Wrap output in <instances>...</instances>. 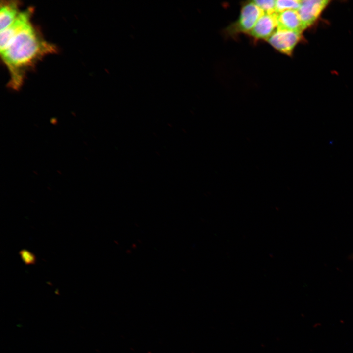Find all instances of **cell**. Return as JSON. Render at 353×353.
I'll use <instances>...</instances> for the list:
<instances>
[{
	"label": "cell",
	"instance_id": "1",
	"mask_svg": "<svg viewBox=\"0 0 353 353\" xmlns=\"http://www.w3.org/2000/svg\"><path fill=\"white\" fill-rule=\"evenodd\" d=\"M56 50L55 46L40 34L31 23L9 43L0 54L10 75V84L17 89L24 81L25 72L40 59Z\"/></svg>",
	"mask_w": 353,
	"mask_h": 353
},
{
	"label": "cell",
	"instance_id": "2",
	"mask_svg": "<svg viewBox=\"0 0 353 353\" xmlns=\"http://www.w3.org/2000/svg\"><path fill=\"white\" fill-rule=\"evenodd\" d=\"M264 12L252 1L242 4L238 19L230 25L225 32L235 36L240 33H248L254 27Z\"/></svg>",
	"mask_w": 353,
	"mask_h": 353
},
{
	"label": "cell",
	"instance_id": "3",
	"mask_svg": "<svg viewBox=\"0 0 353 353\" xmlns=\"http://www.w3.org/2000/svg\"><path fill=\"white\" fill-rule=\"evenodd\" d=\"M301 38V32L277 29L267 41L277 50L291 55Z\"/></svg>",
	"mask_w": 353,
	"mask_h": 353
},
{
	"label": "cell",
	"instance_id": "4",
	"mask_svg": "<svg viewBox=\"0 0 353 353\" xmlns=\"http://www.w3.org/2000/svg\"><path fill=\"white\" fill-rule=\"evenodd\" d=\"M31 8L21 11L16 20L6 29L0 31V51L3 50L11 41L31 23Z\"/></svg>",
	"mask_w": 353,
	"mask_h": 353
},
{
	"label": "cell",
	"instance_id": "5",
	"mask_svg": "<svg viewBox=\"0 0 353 353\" xmlns=\"http://www.w3.org/2000/svg\"><path fill=\"white\" fill-rule=\"evenodd\" d=\"M329 2L326 0H301L298 12L304 29L314 23Z\"/></svg>",
	"mask_w": 353,
	"mask_h": 353
},
{
	"label": "cell",
	"instance_id": "6",
	"mask_svg": "<svg viewBox=\"0 0 353 353\" xmlns=\"http://www.w3.org/2000/svg\"><path fill=\"white\" fill-rule=\"evenodd\" d=\"M277 29L276 13H264L248 34L256 40H267Z\"/></svg>",
	"mask_w": 353,
	"mask_h": 353
},
{
	"label": "cell",
	"instance_id": "7",
	"mask_svg": "<svg viewBox=\"0 0 353 353\" xmlns=\"http://www.w3.org/2000/svg\"><path fill=\"white\" fill-rule=\"evenodd\" d=\"M277 29L302 33L304 30L297 10L276 13Z\"/></svg>",
	"mask_w": 353,
	"mask_h": 353
},
{
	"label": "cell",
	"instance_id": "8",
	"mask_svg": "<svg viewBox=\"0 0 353 353\" xmlns=\"http://www.w3.org/2000/svg\"><path fill=\"white\" fill-rule=\"evenodd\" d=\"M16 1H1L0 8V31L9 26L21 12Z\"/></svg>",
	"mask_w": 353,
	"mask_h": 353
},
{
	"label": "cell",
	"instance_id": "9",
	"mask_svg": "<svg viewBox=\"0 0 353 353\" xmlns=\"http://www.w3.org/2000/svg\"><path fill=\"white\" fill-rule=\"evenodd\" d=\"M301 0H277L276 1V13L286 10H297L300 7Z\"/></svg>",
	"mask_w": 353,
	"mask_h": 353
},
{
	"label": "cell",
	"instance_id": "10",
	"mask_svg": "<svg viewBox=\"0 0 353 353\" xmlns=\"http://www.w3.org/2000/svg\"><path fill=\"white\" fill-rule=\"evenodd\" d=\"M276 1L275 0H255L252 1L264 13L273 14L276 13Z\"/></svg>",
	"mask_w": 353,
	"mask_h": 353
},
{
	"label": "cell",
	"instance_id": "11",
	"mask_svg": "<svg viewBox=\"0 0 353 353\" xmlns=\"http://www.w3.org/2000/svg\"><path fill=\"white\" fill-rule=\"evenodd\" d=\"M19 253L22 260L26 265H31L36 263V257L30 251L23 249L19 251Z\"/></svg>",
	"mask_w": 353,
	"mask_h": 353
}]
</instances>
